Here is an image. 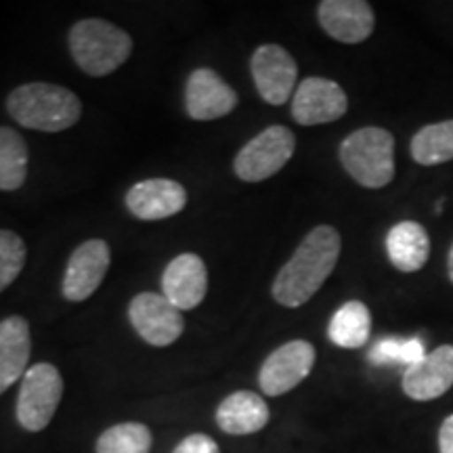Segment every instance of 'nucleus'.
Wrapping results in <instances>:
<instances>
[{
	"instance_id": "nucleus-1",
	"label": "nucleus",
	"mask_w": 453,
	"mask_h": 453,
	"mask_svg": "<svg viewBox=\"0 0 453 453\" xmlns=\"http://www.w3.org/2000/svg\"><path fill=\"white\" fill-rule=\"evenodd\" d=\"M342 240L330 225H319L300 242L292 258L280 269L273 281V298L281 307L298 309L319 292L336 267Z\"/></svg>"
},
{
	"instance_id": "nucleus-2",
	"label": "nucleus",
	"mask_w": 453,
	"mask_h": 453,
	"mask_svg": "<svg viewBox=\"0 0 453 453\" xmlns=\"http://www.w3.org/2000/svg\"><path fill=\"white\" fill-rule=\"evenodd\" d=\"M7 110L17 124L42 133H61L72 128L82 116L78 95L49 82L21 84L11 90Z\"/></svg>"
},
{
	"instance_id": "nucleus-3",
	"label": "nucleus",
	"mask_w": 453,
	"mask_h": 453,
	"mask_svg": "<svg viewBox=\"0 0 453 453\" xmlns=\"http://www.w3.org/2000/svg\"><path fill=\"white\" fill-rule=\"evenodd\" d=\"M70 50L84 73L104 78L127 64L133 53V38L105 19H82L72 26Z\"/></svg>"
},
{
	"instance_id": "nucleus-4",
	"label": "nucleus",
	"mask_w": 453,
	"mask_h": 453,
	"mask_svg": "<svg viewBox=\"0 0 453 453\" xmlns=\"http://www.w3.org/2000/svg\"><path fill=\"white\" fill-rule=\"evenodd\" d=\"M340 162L359 185L382 189L395 179V137L378 127L355 130L340 145Z\"/></svg>"
},
{
	"instance_id": "nucleus-5",
	"label": "nucleus",
	"mask_w": 453,
	"mask_h": 453,
	"mask_svg": "<svg viewBox=\"0 0 453 453\" xmlns=\"http://www.w3.org/2000/svg\"><path fill=\"white\" fill-rule=\"evenodd\" d=\"M64 395V380L55 365L36 364L21 378L17 420L27 433H41L53 420Z\"/></svg>"
},
{
	"instance_id": "nucleus-6",
	"label": "nucleus",
	"mask_w": 453,
	"mask_h": 453,
	"mask_svg": "<svg viewBox=\"0 0 453 453\" xmlns=\"http://www.w3.org/2000/svg\"><path fill=\"white\" fill-rule=\"evenodd\" d=\"M294 150H296V137L292 130L275 124L242 147L234 160V170L246 183H260L280 173L292 160Z\"/></svg>"
},
{
	"instance_id": "nucleus-7",
	"label": "nucleus",
	"mask_w": 453,
	"mask_h": 453,
	"mask_svg": "<svg viewBox=\"0 0 453 453\" xmlns=\"http://www.w3.org/2000/svg\"><path fill=\"white\" fill-rule=\"evenodd\" d=\"M130 324L151 347H170L185 330L183 313L164 294L141 292L128 307Z\"/></svg>"
},
{
	"instance_id": "nucleus-8",
	"label": "nucleus",
	"mask_w": 453,
	"mask_h": 453,
	"mask_svg": "<svg viewBox=\"0 0 453 453\" xmlns=\"http://www.w3.org/2000/svg\"><path fill=\"white\" fill-rule=\"evenodd\" d=\"M317 353L307 340H292L281 344L267 357L258 373V384L265 395L280 396L296 388L313 372Z\"/></svg>"
},
{
	"instance_id": "nucleus-9",
	"label": "nucleus",
	"mask_w": 453,
	"mask_h": 453,
	"mask_svg": "<svg viewBox=\"0 0 453 453\" xmlns=\"http://www.w3.org/2000/svg\"><path fill=\"white\" fill-rule=\"evenodd\" d=\"M349 110V97L338 82L311 76L298 84L292 99V118L300 127L336 122Z\"/></svg>"
},
{
	"instance_id": "nucleus-10",
	"label": "nucleus",
	"mask_w": 453,
	"mask_h": 453,
	"mask_svg": "<svg viewBox=\"0 0 453 453\" xmlns=\"http://www.w3.org/2000/svg\"><path fill=\"white\" fill-rule=\"evenodd\" d=\"M250 70L258 95L269 105H283L296 87L298 65L280 44H263L254 50Z\"/></svg>"
},
{
	"instance_id": "nucleus-11",
	"label": "nucleus",
	"mask_w": 453,
	"mask_h": 453,
	"mask_svg": "<svg viewBox=\"0 0 453 453\" xmlns=\"http://www.w3.org/2000/svg\"><path fill=\"white\" fill-rule=\"evenodd\" d=\"M111 263V252L107 242L88 240L81 243L67 260L61 292L70 303H82L93 296L104 283Z\"/></svg>"
},
{
	"instance_id": "nucleus-12",
	"label": "nucleus",
	"mask_w": 453,
	"mask_h": 453,
	"mask_svg": "<svg viewBox=\"0 0 453 453\" xmlns=\"http://www.w3.org/2000/svg\"><path fill=\"white\" fill-rule=\"evenodd\" d=\"M237 93L214 70L191 72L185 87V107L194 120H219L237 107Z\"/></svg>"
},
{
	"instance_id": "nucleus-13",
	"label": "nucleus",
	"mask_w": 453,
	"mask_h": 453,
	"mask_svg": "<svg viewBox=\"0 0 453 453\" xmlns=\"http://www.w3.org/2000/svg\"><path fill=\"white\" fill-rule=\"evenodd\" d=\"M317 17L327 36L344 44H359L372 36L376 15L365 0H324Z\"/></svg>"
},
{
	"instance_id": "nucleus-14",
	"label": "nucleus",
	"mask_w": 453,
	"mask_h": 453,
	"mask_svg": "<svg viewBox=\"0 0 453 453\" xmlns=\"http://www.w3.org/2000/svg\"><path fill=\"white\" fill-rule=\"evenodd\" d=\"M187 206V191L179 180L145 179L134 183L127 194V208L141 220L174 217Z\"/></svg>"
},
{
	"instance_id": "nucleus-15",
	"label": "nucleus",
	"mask_w": 453,
	"mask_h": 453,
	"mask_svg": "<svg viewBox=\"0 0 453 453\" xmlns=\"http://www.w3.org/2000/svg\"><path fill=\"white\" fill-rule=\"evenodd\" d=\"M453 387V344L426 353L403 373V393L413 401H433Z\"/></svg>"
},
{
	"instance_id": "nucleus-16",
	"label": "nucleus",
	"mask_w": 453,
	"mask_h": 453,
	"mask_svg": "<svg viewBox=\"0 0 453 453\" xmlns=\"http://www.w3.org/2000/svg\"><path fill=\"white\" fill-rule=\"evenodd\" d=\"M208 292V271L197 254H180L168 263L162 275V294L179 311H191Z\"/></svg>"
},
{
	"instance_id": "nucleus-17",
	"label": "nucleus",
	"mask_w": 453,
	"mask_h": 453,
	"mask_svg": "<svg viewBox=\"0 0 453 453\" xmlns=\"http://www.w3.org/2000/svg\"><path fill=\"white\" fill-rule=\"evenodd\" d=\"M32 353L30 324L21 315L0 321V395L26 376Z\"/></svg>"
},
{
	"instance_id": "nucleus-18",
	"label": "nucleus",
	"mask_w": 453,
	"mask_h": 453,
	"mask_svg": "<svg viewBox=\"0 0 453 453\" xmlns=\"http://www.w3.org/2000/svg\"><path fill=\"white\" fill-rule=\"evenodd\" d=\"M269 422V405L252 390H237L217 410V424L229 434H254Z\"/></svg>"
},
{
	"instance_id": "nucleus-19",
	"label": "nucleus",
	"mask_w": 453,
	"mask_h": 453,
	"mask_svg": "<svg viewBox=\"0 0 453 453\" xmlns=\"http://www.w3.org/2000/svg\"><path fill=\"white\" fill-rule=\"evenodd\" d=\"M387 252L395 269L401 273H416L426 265L430 254L426 229L413 220L396 223L387 235Z\"/></svg>"
},
{
	"instance_id": "nucleus-20",
	"label": "nucleus",
	"mask_w": 453,
	"mask_h": 453,
	"mask_svg": "<svg viewBox=\"0 0 453 453\" xmlns=\"http://www.w3.org/2000/svg\"><path fill=\"white\" fill-rule=\"evenodd\" d=\"M372 315L370 309L359 300L342 304L330 321L327 336L340 349H359L370 340Z\"/></svg>"
},
{
	"instance_id": "nucleus-21",
	"label": "nucleus",
	"mask_w": 453,
	"mask_h": 453,
	"mask_svg": "<svg viewBox=\"0 0 453 453\" xmlns=\"http://www.w3.org/2000/svg\"><path fill=\"white\" fill-rule=\"evenodd\" d=\"M411 157L422 166L453 160V120L428 124L411 139Z\"/></svg>"
},
{
	"instance_id": "nucleus-22",
	"label": "nucleus",
	"mask_w": 453,
	"mask_h": 453,
	"mask_svg": "<svg viewBox=\"0 0 453 453\" xmlns=\"http://www.w3.org/2000/svg\"><path fill=\"white\" fill-rule=\"evenodd\" d=\"M27 145L13 128L0 127V191H17L27 177Z\"/></svg>"
},
{
	"instance_id": "nucleus-23",
	"label": "nucleus",
	"mask_w": 453,
	"mask_h": 453,
	"mask_svg": "<svg viewBox=\"0 0 453 453\" xmlns=\"http://www.w3.org/2000/svg\"><path fill=\"white\" fill-rule=\"evenodd\" d=\"M151 433L145 424L127 422L107 428L97 441V453H150Z\"/></svg>"
},
{
	"instance_id": "nucleus-24",
	"label": "nucleus",
	"mask_w": 453,
	"mask_h": 453,
	"mask_svg": "<svg viewBox=\"0 0 453 453\" xmlns=\"http://www.w3.org/2000/svg\"><path fill=\"white\" fill-rule=\"evenodd\" d=\"M426 357L422 340L418 338H387L380 340L370 350V361L373 365L405 364L407 367L418 364Z\"/></svg>"
},
{
	"instance_id": "nucleus-25",
	"label": "nucleus",
	"mask_w": 453,
	"mask_h": 453,
	"mask_svg": "<svg viewBox=\"0 0 453 453\" xmlns=\"http://www.w3.org/2000/svg\"><path fill=\"white\" fill-rule=\"evenodd\" d=\"M26 243L15 231L0 229V292H4L26 267Z\"/></svg>"
},
{
	"instance_id": "nucleus-26",
	"label": "nucleus",
	"mask_w": 453,
	"mask_h": 453,
	"mask_svg": "<svg viewBox=\"0 0 453 453\" xmlns=\"http://www.w3.org/2000/svg\"><path fill=\"white\" fill-rule=\"evenodd\" d=\"M173 453H220L219 445L214 443V439L206 437V434H189V437L180 441L174 447Z\"/></svg>"
},
{
	"instance_id": "nucleus-27",
	"label": "nucleus",
	"mask_w": 453,
	"mask_h": 453,
	"mask_svg": "<svg viewBox=\"0 0 453 453\" xmlns=\"http://www.w3.org/2000/svg\"><path fill=\"white\" fill-rule=\"evenodd\" d=\"M439 451L441 453H453V413L445 418L439 430Z\"/></svg>"
},
{
	"instance_id": "nucleus-28",
	"label": "nucleus",
	"mask_w": 453,
	"mask_h": 453,
	"mask_svg": "<svg viewBox=\"0 0 453 453\" xmlns=\"http://www.w3.org/2000/svg\"><path fill=\"white\" fill-rule=\"evenodd\" d=\"M447 273H449V280L453 283V246L449 250V257H447Z\"/></svg>"
}]
</instances>
